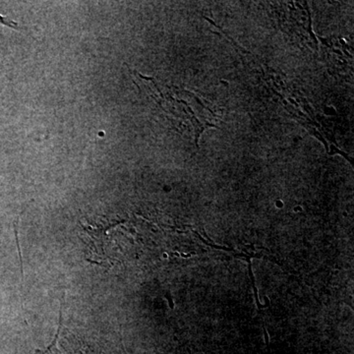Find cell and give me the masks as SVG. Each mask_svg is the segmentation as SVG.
Wrapping results in <instances>:
<instances>
[{
    "label": "cell",
    "mask_w": 354,
    "mask_h": 354,
    "mask_svg": "<svg viewBox=\"0 0 354 354\" xmlns=\"http://www.w3.org/2000/svg\"><path fill=\"white\" fill-rule=\"evenodd\" d=\"M0 24L11 28V29L20 30L19 25H18L17 23L14 22L13 20L9 19V18L6 17V16L0 15Z\"/></svg>",
    "instance_id": "1"
},
{
    "label": "cell",
    "mask_w": 354,
    "mask_h": 354,
    "mask_svg": "<svg viewBox=\"0 0 354 354\" xmlns=\"http://www.w3.org/2000/svg\"><path fill=\"white\" fill-rule=\"evenodd\" d=\"M58 341V337H55V341H53V344L46 349L44 353H38V354H60L59 351H58L57 342Z\"/></svg>",
    "instance_id": "2"
}]
</instances>
